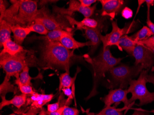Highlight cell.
Listing matches in <instances>:
<instances>
[{"mask_svg":"<svg viewBox=\"0 0 154 115\" xmlns=\"http://www.w3.org/2000/svg\"><path fill=\"white\" fill-rule=\"evenodd\" d=\"M66 30L59 29L50 31L47 35L38 38L39 39L43 40L45 41H59L62 34Z\"/></svg>","mask_w":154,"mask_h":115,"instance_id":"484cf974","label":"cell"},{"mask_svg":"<svg viewBox=\"0 0 154 115\" xmlns=\"http://www.w3.org/2000/svg\"><path fill=\"white\" fill-rule=\"evenodd\" d=\"M150 112H151V113H154V110H151V111H149Z\"/></svg>","mask_w":154,"mask_h":115,"instance_id":"bcb514c9","label":"cell"},{"mask_svg":"<svg viewBox=\"0 0 154 115\" xmlns=\"http://www.w3.org/2000/svg\"><path fill=\"white\" fill-rule=\"evenodd\" d=\"M144 70L141 65L129 66L122 64L112 68L109 72L111 76L113 83L109 88L118 86L122 89H126L130 80L140 74Z\"/></svg>","mask_w":154,"mask_h":115,"instance_id":"5b68a950","label":"cell"},{"mask_svg":"<svg viewBox=\"0 0 154 115\" xmlns=\"http://www.w3.org/2000/svg\"><path fill=\"white\" fill-rule=\"evenodd\" d=\"M7 10L6 5L4 4L2 1H0V13H1V17L4 14L5 12Z\"/></svg>","mask_w":154,"mask_h":115,"instance_id":"74e56055","label":"cell"},{"mask_svg":"<svg viewBox=\"0 0 154 115\" xmlns=\"http://www.w3.org/2000/svg\"><path fill=\"white\" fill-rule=\"evenodd\" d=\"M154 35L150 29L146 26H143V27L136 33L134 35L130 36V38L133 40L138 43V42L147 39L149 38Z\"/></svg>","mask_w":154,"mask_h":115,"instance_id":"cb8c5ba5","label":"cell"},{"mask_svg":"<svg viewBox=\"0 0 154 115\" xmlns=\"http://www.w3.org/2000/svg\"><path fill=\"white\" fill-rule=\"evenodd\" d=\"M9 80L5 77L3 82L0 85L1 96H5L6 94L9 92H13L14 94L17 92V88L9 82Z\"/></svg>","mask_w":154,"mask_h":115,"instance_id":"d4e9b609","label":"cell"},{"mask_svg":"<svg viewBox=\"0 0 154 115\" xmlns=\"http://www.w3.org/2000/svg\"><path fill=\"white\" fill-rule=\"evenodd\" d=\"M146 23L147 24L148 27L150 29V30L154 35V23H153L150 20V15H147Z\"/></svg>","mask_w":154,"mask_h":115,"instance_id":"8d00e7d4","label":"cell"},{"mask_svg":"<svg viewBox=\"0 0 154 115\" xmlns=\"http://www.w3.org/2000/svg\"><path fill=\"white\" fill-rule=\"evenodd\" d=\"M82 30L85 31V35L91 44L90 53L93 54L101 41L100 39L101 35V28L92 29L84 27Z\"/></svg>","mask_w":154,"mask_h":115,"instance_id":"9a60e30c","label":"cell"},{"mask_svg":"<svg viewBox=\"0 0 154 115\" xmlns=\"http://www.w3.org/2000/svg\"><path fill=\"white\" fill-rule=\"evenodd\" d=\"M42 51V58L47 67L57 66L69 73L74 50L66 48L60 41H45Z\"/></svg>","mask_w":154,"mask_h":115,"instance_id":"6da1fadb","label":"cell"},{"mask_svg":"<svg viewBox=\"0 0 154 115\" xmlns=\"http://www.w3.org/2000/svg\"><path fill=\"white\" fill-rule=\"evenodd\" d=\"M79 110L76 108L66 105L62 115H78Z\"/></svg>","mask_w":154,"mask_h":115,"instance_id":"4dcf8cb0","label":"cell"},{"mask_svg":"<svg viewBox=\"0 0 154 115\" xmlns=\"http://www.w3.org/2000/svg\"><path fill=\"white\" fill-rule=\"evenodd\" d=\"M131 115H146V114H144L142 111L140 110H135L134 113Z\"/></svg>","mask_w":154,"mask_h":115,"instance_id":"ee69618b","label":"cell"},{"mask_svg":"<svg viewBox=\"0 0 154 115\" xmlns=\"http://www.w3.org/2000/svg\"><path fill=\"white\" fill-rule=\"evenodd\" d=\"M122 15L125 19H129L133 16V11L128 7H125L122 11Z\"/></svg>","mask_w":154,"mask_h":115,"instance_id":"836d02e7","label":"cell"},{"mask_svg":"<svg viewBox=\"0 0 154 115\" xmlns=\"http://www.w3.org/2000/svg\"><path fill=\"white\" fill-rule=\"evenodd\" d=\"M112 30L111 32L106 35H103L102 34L100 35V39L103 42V50L112 46H116L119 49V42L123 35H127L131 32L132 28V23L128 26L120 28L116 22L113 21L112 22Z\"/></svg>","mask_w":154,"mask_h":115,"instance_id":"52a82bcc","label":"cell"},{"mask_svg":"<svg viewBox=\"0 0 154 115\" xmlns=\"http://www.w3.org/2000/svg\"><path fill=\"white\" fill-rule=\"evenodd\" d=\"M122 59L116 58L112 55L110 47H106L103 50L102 52L98 56L94 58L87 57L86 60L91 65L94 71L93 76V87L90 95L86 98L87 100L98 93L97 91L98 84L101 78L104 77L105 73L109 71L112 68L119 64Z\"/></svg>","mask_w":154,"mask_h":115,"instance_id":"7a4b0ae2","label":"cell"},{"mask_svg":"<svg viewBox=\"0 0 154 115\" xmlns=\"http://www.w3.org/2000/svg\"><path fill=\"white\" fill-rule=\"evenodd\" d=\"M131 106H124L122 108H116L111 106L105 107L104 108L96 115H123V111L128 110Z\"/></svg>","mask_w":154,"mask_h":115,"instance_id":"4316f807","label":"cell"},{"mask_svg":"<svg viewBox=\"0 0 154 115\" xmlns=\"http://www.w3.org/2000/svg\"><path fill=\"white\" fill-rule=\"evenodd\" d=\"M140 42H146V43H148V44H151L154 45V35H152V37L149 38L147 39L142 41Z\"/></svg>","mask_w":154,"mask_h":115,"instance_id":"b9f144b4","label":"cell"},{"mask_svg":"<svg viewBox=\"0 0 154 115\" xmlns=\"http://www.w3.org/2000/svg\"><path fill=\"white\" fill-rule=\"evenodd\" d=\"M59 41L64 47L69 50H74L84 47L91 46L90 41L85 42L77 41L73 38L71 31L67 30L62 34Z\"/></svg>","mask_w":154,"mask_h":115,"instance_id":"4fadbf2b","label":"cell"},{"mask_svg":"<svg viewBox=\"0 0 154 115\" xmlns=\"http://www.w3.org/2000/svg\"><path fill=\"white\" fill-rule=\"evenodd\" d=\"M131 55L135 59V65H141L143 69L149 71L154 65V54L145 46L137 44Z\"/></svg>","mask_w":154,"mask_h":115,"instance_id":"ba28073f","label":"cell"},{"mask_svg":"<svg viewBox=\"0 0 154 115\" xmlns=\"http://www.w3.org/2000/svg\"><path fill=\"white\" fill-rule=\"evenodd\" d=\"M28 27L30 28L31 32H34L42 35H47L49 32V31L46 28L43 24L39 22H34V24H32Z\"/></svg>","mask_w":154,"mask_h":115,"instance_id":"f1b7e54d","label":"cell"},{"mask_svg":"<svg viewBox=\"0 0 154 115\" xmlns=\"http://www.w3.org/2000/svg\"><path fill=\"white\" fill-rule=\"evenodd\" d=\"M18 79L23 84L32 86L31 81L33 79V78L29 74V66H26L24 68L20 74Z\"/></svg>","mask_w":154,"mask_h":115,"instance_id":"83f0119b","label":"cell"},{"mask_svg":"<svg viewBox=\"0 0 154 115\" xmlns=\"http://www.w3.org/2000/svg\"><path fill=\"white\" fill-rule=\"evenodd\" d=\"M144 2H145V0H144V1H143V0H139V1H138V7H137V14L138 13V11H139V9L140 8L141 5H142L143 3H144Z\"/></svg>","mask_w":154,"mask_h":115,"instance_id":"7bdbcfd3","label":"cell"},{"mask_svg":"<svg viewBox=\"0 0 154 115\" xmlns=\"http://www.w3.org/2000/svg\"><path fill=\"white\" fill-rule=\"evenodd\" d=\"M1 103L0 104V109L2 110L5 106L13 104L18 109L20 108L26 103L27 95L24 94L15 95L10 100L6 99L5 96H2Z\"/></svg>","mask_w":154,"mask_h":115,"instance_id":"d6986e66","label":"cell"},{"mask_svg":"<svg viewBox=\"0 0 154 115\" xmlns=\"http://www.w3.org/2000/svg\"><path fill=\"white\" fill-rule=\"evenodd\" d=\"M80 70L77 69V72L73 77H71L69 73L66 72L65 73L61 74L60 76V84L59 87V91L60 92L62 89L65 88H70L74 85V82L76 80L77 74Z\"/></svg>","mask_w":154,"mask_h":115,"instance_id":"603a6c76","label":"cell"},{"mask_svg":"<svg viewBox=\"0 0 154 115\" xmlns=\"http://www.w3.org/2000/svg\"><path fill=\"white\" fill-rule=\"evenodd\" d=\"M11 29L14 41L20 45L23 44L25 38L32 32L28 27H25L19 25H13Z\"/></svg>","mask_w":154,"mask_h":115,"instance_id":"2e32d148","label":"cell"},{"mask_svg":"<svg viewBox=\"0 0 154 115\" xmlns=\"http://www.w3.org/2000/svg\"><path fill=\"white\" fill-rule=\"evenodd\" d=\"M137 44H141L145 46L146 47L149 48L153 53V54H154V45H153L151 44H148V43L143 42H139Z\"/></svg>","mask_w":154,"mask_h":115,"instance_id":"f35d334b","label":"cell"},{"mask_svg":"<svg viewBox=\"0 0 154 115\" xmlns=\"http://www.w3.org/2000/svg\"><path fill=\"white\" fill-rule=\"evenodd\" d=\"M21 1H11L13 2V5L11 6L10 8L7 9L4 14L1 17H0V21L6 19L7 22L10 23L11 25V23H14V17L18 14L19 13V8H20V5Z\"/></svg>","mask_w":154,"mask_h":115,"instance_id":"ffe728a7","label":"cell"},{"mask_svg":"<svg viewBox=\"0 0 154 115\" xmlns=\"http://www.w3.org/2000/svg\"><path fill=\"white\" fill-rule=\"evenodd\" d=\"M145 2L147 4V15L150 14V6L154 5V1L153 0H145Z\"/></svg>","mask_w":154,"mask_h":115,"instance_id":"ab89813d","label":"cell"},{"mask_svg":"<svg viewBox=\"0 0 154 115\" xmlns=\"http://www.w3.org/2000/svg\"><path fill=\"white\" fill-rule=\"evenodd\" d=\"M11 27L12 25L5 20L0 21V46L1 48L5 41L11 39Z\"/></svg>","mask_w":154,"mask_h":115,"instance_id":"44dd1931","label":"cell"},{"mask_svg":"<svg viewBox=\"0 0 154 115\" xmlns=\"http://www.w3.org/2000/svg\"><path fill=\"white\" fill-rule=\"evenodd\" d=\"M67 16V20L73 26H76L77 29L82 30L84 27L89 28L98 29L101 28L99 23L97 20L90 18H85L82 21L79 22L75 20L74 19L70 16Z\"/></svg>","mask_w":154,"mask_h":115,"instance_id":"e0dca14e","label":"cell"},{"mask_svg":"<svg viewBox=\"0 0 154 115\" xmlns=\"http://www.w3.org/2000/svg\"><path fill=\"white\" fill-rule=\"evenodd\" d=\"M148 71L143 70L137 79H132L130 81L128 89V93L131 94V98L129 99L130 104L136 100H139L140 106L154 101V92H149L146 86L148 82L153 83L154 75H148Z\"/></svg>","mask_w":154,"mask_h":115,"instance_id":"3957f363","label":"cell"},{"mask_svg":"<svg viewBox=\"0 0 154 115\" xmlns=\"http://www.w3.org/2000/svg\"><path fill=\"white\" fill-rule=\"evenodd\" d=\"M54 95L53 94L46 95V94H40V93H35L31 95V97L27 98L26 105L31 104L32 109L35 110H41L45 104L50 102L51 100L54 98Z\"/></svg>","mask_w":154,"mask_h":115,"instance_id":"5bb4252c","label":"cell"},{"mask_svg":"<svg viewBox=\"0 0 154 115\" xmlns=\"http://www.w3.org/2000/svg\"><path fill=\"white\" fill-rule=\"evenodd\" d=\"M37 1L22 0L21 1L19 13L14 19V23L26 25L32 24L39 14ZM29 25V26H30Z\"/></svg>","mask_w":154,"mask_h":115,"instance_id":"8992f818","label":"cell"},{"mask_svg":"<svg viewBox=\"0 0 154 115\" xmlns=\"http://www.w3.org/2000/svg\"><path fill=\"white\" fill-rule=\"evenodd\" d=\"M102 6V16L109 17L111 20L115 19L121 12L124 5L122 0H100Z\"/></svg>","mask_w":154,"mask_h":115,"instance_id":"8fae6325","label":"cell"},{"mask_svg":"<svg viewBox=\"0 0 154 115\" xmlns=\"http://www.w3.org/2000/svg\"><path fill=\"white\" fill-rule=\"evenodd\" d=\"M15 83L18 85L19 89L22 92V94L27 95H33L36 92L33 90L32 86L29 85H25L21 83L17 79L15 80Z\"/></svg>","mask_w":154,"mask_h":115,"instance_id":"f546056e","label":"cell"},{"mask_svg":"<svg viewBox=\"0 0 154 115\" xmlns=\"http://www.w3.org/2000/svg\"><path fill=\"white\" fill-rule=\"evenodd\" d=\"M66 105H64V106H61V107L57 111H54V112H50L47 111V113L48 115H62L63 112L64 110L65 107Z\"/></svg>","mask_w":154,"mask_h":115,"instance_id":"d590c367","label":"cell"},{"mask_svg":"<svg viewBox=\"0 0 154 115\" xmlns=\"http://www.w3.org/2000/svg\"><path fill=\"white\" fill-rule=\"evenodd\" d=\"M62 92L65 95L68 97V98L66 99V103H68L69 101H71V100L73 99L74 97V94L72 89H71L70 88H65L62 89Z\"/></svg>","mask_w":154,"mask_h":115,"instance_id":"1f68e13d","label":"cell"},{"mask_svg":"<svg viewBox=\"0 0 154 115\" xmlns=\"http://www.w3.org/2000/svg\"><path fill=\"white\" fill-rule=\"evenodd\" d=\"M60 98L59 99L58 101L54 103L49 104L47 106V111L48 112H53L57 111L60 107Z\"/></svg>","mask_w":154,"mask_h":115,"instance_id":"d6a6232c","label":"cell"},{"mask_svg":"<svg viewBox=\"0 0 154 115\" xmlns=\"http://www.w3.org/2000/svg\"><path fill=\"white\" fill-rule=\"evenodd\" d=\"M38 115H48L47 111L45 109L43 108L40 111Z\"/></svg>","mask_w":154,"mask_h":115,"instance_id":"f6af8a7d","label":"cell"},{"mask_svg":"<svg viewBox=\"0 0 154 115\" xmlns=\"http://www.w3.org/2000/svg\"><path fill=\"white\" fill-rule=\"evenodd\" d=\"M34 22H39L43 24L49 32L59 29L64 30L65 28L64 25L59 22L54 16L48 13L45 9L39 10Z\"/></svg>","mask_w":154,"mask_h":115,"instance_id":"7c38bea8","label":"cell"},{"mask_svg":"<svg viewBox=\"0 0 154 115\" xmlns=\"http://www.w3.org/2000/svg\"><path fill=\"white\" fill-rule=\"evenodd\" d=\"M2 47L3 49L0 53L1 55L4 54L15 55L26 51L21 46L13 41L11 39L5 41L2 44Z\"/></svg>","mask_w":154,"mask_h":115,"instance_id":"ac0fdd59","label":"cell"},{"mask_svg":"<svg viewBox=\"0 0 154 115\" xmlns=\"http://www.w3.org/2000/svg\"><path fill=\"white\" fill-rule=\"evenodd\" d=\"M80 4L83 7H91V5L97 2L96 0H79Z\"/></svg>","mask_w":154,"mask_h":115,"instance_id":"e575fe53","label":"cell"},{"mask_svg":"<svg viewBox=\"0 0 154 115\" xmlns=\"http://www.w3.org/2000/svg\"><path fill=\"white\" fill-rule=\"evenodd\" d=\"M37 110H34L31 109L29 110V112L27 113H22L20 114H11L10 115H36V113H37Z\"/></svg>","mask_w":154,"mask_h":115,"instance_id":"60d3db41","label":"cell"},{"mask_svg":"<svg viewBox=\"0 0 154 115\" xmlns=\"http://www.w3.org/2000/svg\"><path fill=\"white\" fill-rule=\"evenodd\" d=\"M137 44V42L133 40L130 37L125 35L121 38L119 42V49L121 51H122L123 49L129 54H131L134 48Z\"/></svg>","mask_w":154,"mask_h":115,"instance_id":"7402d4cb","label":"cell"},{"mask_svg":"<svg viewBox=\"0 0 154 115\" xmlns=\"http://www.w3.org/2000/svg\"><path fill=\"white\" fill-rule=\"evenodd\" d=\"M128 91L127 89H111L109 91V93L104 97L102 98V100L105 104V107L111 106L115 103H120L123 102L125 106H131L134 102L130 104L129 99H128Z\"/></svg>","mask_w":154,"mask_h":115,"instance_id":"30bf717a","label":"cell"},{"mask_svg":"<svg viewBox=\"0 0 154 115\" xmlns=\"http://www.w3.org/2000/svg\"><path fill=\"white\" fill-rule=\"evenodd\" d=\"M97 8V4L91 7H85L80 4L78 1L72 0L69 2L68 8H60L57 6L53 7L55 13L71 17L73 13L79 12L84 15L85 18H90L93 15Z\"/></svg>","mask_w":154,"mask_h":115,"instance_id":"9c48e42d","label":"cell"},{"mask_svg":"<svg viewBox=\"0 0 154 115\" xmlns=\"http://www.w3.org/2000/svg\"><path fill=\"white\" fill-rule=\"evenodd\" d=\"M25 51L15 55L4 54L1 55L0 65L6 73L5 77L10 79L14 77L19 78L20 74L26 66H29L31 63L28 62Z\"/></svg>","mask_w":154,"mask_h":115,"instance_id":"277c9868","label":"cell"}]
</instances>
